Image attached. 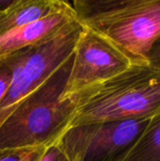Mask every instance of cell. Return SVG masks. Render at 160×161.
Wrapping results in <instances>:
<instances>
[{"label":"cell","instance_id":"obj_1","mask_svg":"<svg viewBox=\"0 0 160 161\" xmlns=\"http://www.w3.org/2000/svg\"><path fill=\"white\" fill-rule=\"evenodd\" d=\"M73 54L42 85L19 103L0 125V149L49 146L70 128L78 96L62 99V94L73 65Z\"/></svg>","mask_w":160,"mask_h":161},{"label":"cell","instance_id":"obj_4","mask_svg":"<svg viewBox=\"0 0 160 161\" xmlns=\"http://www.w3.org/2000/svg\"><path fill=\"white\" fill-rule=\"evenodd\" d=\"M83 29L76 20L52 40L9 54L13 76L0 102V125L19 103L42 85L72 56Z\"/></svg>","mask_w":160,"mask_h":161},{"label":"cell","instance_id":"obj_12","mask_svg":"<svg viewBox=\"0 0 160 161\" xmlns=\"http://www.w3.org/2000/svg\"><path fill=\"white\" fill-rule=\"evenodd\" d=\"M39 161H71V159L57 142L46 147Z\"/></svg>","mask_w":160,"mask_h":161},{"label":"cell","instance_id":"obj_3","mask_svg":"<svg viewBox=\"0 0 160 161\" xmlns=\"http://www.w3.org/2000/svg\"><path fill=\"white\" fill-rule=\"evenodd\" d=\"M77 22L106 38L134 64L148 63L160 35V0H74Z\"/></svg>","mask_w":160,"mask_h":161},{"label":"cell","instance_id":"obj_7","mask_svg":"<svg viewBox=\"0 0 160 161\" xmlns=\"http://www.w3.org/2000/svg\"><path fill=\"white\" fill-rule=\"evenodd\" d=\"M76 21L71 4L61 1L48 15L0 36V58L22 49L44 43Z\"/></svg>","mask_w":160,"mask_h":161},{"label":"cell","instance_id":"obj_5","mask_svg":"<svg viewBox=\"0 0 160 161\" xmlns=\"http://www.w3.org/2000/svg\"><path fill=\"white\" fill-rule=\"evenodd\" d=\"M149 119L99 122L70 127L58 142L71 161H122Z\"/></svg>","mask_w":160,"mask_h":161},{"label":"cell","instance_id":"obj_13","mask_svg":"<svg viewBox=\"0 0 160 161\" xmlns=\"http://www.w3.org/2000/svg\"><path fill=\"white\" fill-rule=\"evenodd\" d=\"M147 62L160 71V35L153 42L147 57Z\"/></svg>","mask_w":160,"mask_h":161},{"label":"cell","instance_id":"obj_10","mask_svg":"<svg viewBox=\"0 0 160 161\" xmlns=\"http://www.w3.org/2000/svg\"><path fill=\"white\" fill-rule=\"evenodd\" d=\"M47 146L0 149V161H39Z\"/></svg>","mask_w":160,"mask_h":161},{"label":"cell","instance_id":"obj_6","mask_svg":"<svg viewBox=\"0 0 160 161\" xmlns=\"http://www.w3.org/2000/svg\"><path fill=\"white\" fill-rule=\"evenodd\" d=\"M133 64L109 41L84 27L74 50L73 65L62 99H68L84 90L99 85Z\"/></svg>","mask_w":160,"mask_h":161},{"label":"cell","instance_id":"obj_2","mask_svg":"<svg viewBox=\"0 0 160 161\" xmlns=\"http://www.w3.org/2000/svg\"><path fill=\"white\" fill-rule=\"evenodd\" d=\"M70 127L108 121L151 118L160 108V71L133 64L118 75L78 93Z\"/></svg>","mask_w":160,"mask_h":161},{"label":"cell","instance_id":"obj_8","mask_svg":"<svg viewBox=\"0 0 160 161\" xmlns=\"http://www.w3.org/2000/svg\"><path fill=\"white\" fill-rule=\"evenodd\" d=\"M62 0H15L0 2V36L41 19L56 9Z\"/></svg>","mask_w":160,"mask_h":161},{"label":"cell","instance_id":"obj_11","mask_svg":"<svg viewBox=\"0 0 160 161\" xmlns=\"http://www.w3.org/2000/svg\"><path fill=\"white\" fill-rule=\"evenodd\" d=\"M13 76V65L11 56L0 58V102L5 97Z\"/></svg>","mask_w":160,"mask_h":161},{"label":"cell","instance_id":"obj_9","mask_svg":"<svg viewBox=\"0 0 160 161\" xmlns=\"http://www.w3.org/2000/svg\"><path fill=\"white\" fill-rule=\"evenodd\" d=\"M122 161H160V108Z\"/></svg>","mask_w":160,"mask_h":161}]
</instances>
